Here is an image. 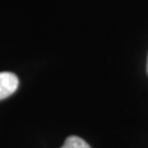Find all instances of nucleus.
Instances as JSON below:
<instances>
[{
    "instance_id": "nucleus-1",
    "label": "nucleus",
    "mask_w": 148,
    "mask_h": 148,
    "mask_svg": "<svg viewBox=\"0 0 148 148\" xmlns=\"http://www.w3.org/2000/svg\"><path fill=\"white\" fill-rule=\"evenodd\" d=\"M19 86V79L13 73H0V100L10 97L16 92Z\"/></svg>"
},
{
    "instance_id": "nucleus-2",
    "label": "nucleus",
    "mask_w": 148,
    "mask_h": 148,
    "mask_svg": "<svg viewBox=\"0 0 148 148\" xmlns=\"http://www.w3.org/2000/svg\"><path fill=\"white\" fill-rule=\"evenodd\" d=\"M60 148H91L89 144L78 136H69Z\"/></svg>"
},
{
    "instance_id": "nucleus-3",
    "label": "nucleus",
    "mask_w": 148,
    "mask_h": 148,
    "mask_svg": "<svg viewBox=\"0 0 148 148\" xmlns=\"http://www.w3.org/2000/svg\"><path fill=\"white\" fill-rule=\"evenodd\" d=\"M147 71H148V64H147Z\"/></svg>"
}]
</instances>
